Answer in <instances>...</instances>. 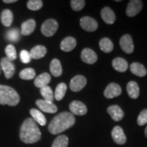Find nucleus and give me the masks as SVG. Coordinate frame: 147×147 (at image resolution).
Returning <instances> with one entry per match:
<instances>
[{
  "instance_id": "nucleus-1",
  "label": "nucleus",
  "mask_w": 147,
  "mask_h": 147,
  "mask_svg": "<svg viewBox=\"0 0 147 147\" xmlns=\"http://www.w3.org/2000/svg\"><path fill=\"white\" fill-rule=\"evenodd\" d=\"M76 122V119L71 113L62 112L52 119L48 129L53 135L59 134L71 127Z\"/></svg>"
},
{
  "instance_id": "nucleus-2",
  "label": "nucleus",
  "mask_w": 147,
  "mask_h": 147,
  "mask_svg": "<svg viewBox=\"0 0 147 147\" xmlns=\"http://www.w3.org/2000/svg\"><path fill=\"white\" fill-rule=\"evenodd\" d=\"M19 137L25 144H34L41 139V131L32 118H27L24 121L20 128Z\"/></svg>"
},
{
  "instance_id": "nucleus-3",
  "label": "nucleus",
  "mask_w": 147,
  "mask_h": 147,
  "mask_svg": "<svg viewBox=\"0 0 147 147\" xmlns=\"http://www.w3.org/2000/svg\"><path fill=\"white\" fill-rule=\"evenodd\" d=\"M20 102V96L16 90L7 85L0 84V104L15 106Z\"/></svg>"
},
{
  "instance_id": "nucleus-4",
  "label": "nucleus",
  "mask_w": 147,
  "mask_h": 147,
  "mask_svg": "<svg viewBox=\"0 0 147 147\" xmlns=\"http://www.w3.org/2000/svg\"><path fill=\"white\" fill-rule=\"evenodd\" d=\"M59 27V24L56 20L50 18L44 22L42 25L41 32L44 36L47 37H51L54 36L57 32Z\"/></svg>"
},
{
  "instance_id": "nucleus-5",
  "label": "nucleus",
  "mask_w": 147,
  "mask_h": 147,
  "mask_svg": "<svg viewBox=\"0 0 147 147\" xmlns=\"http://www.w3.org/2000/svg\"><path fill=\"white\" fill-rule=\"evenodd\" d=\"M0 65L7 79H10L14 76L15 74V65L7 57H3L1 59Z\"/></svg>"
},
{
  "instance_id": "nucleus-6",
  "label": "nucleus",
  "mask_w": 147,
  "mask_h": 147,
  "mask_svg": "<svg viewBox=\"0 0 147 147\" xmlns=\"http://www.w3.org/2000/svg\"><path fill=\"white\" fill-rule=\"evenodd\" d=\"M87 84V79L82 75H76L71 78L69 88L74 92H78L83 89Z\"/></svg>"
},
{
  "instance_id": "nucleus-7",
  "label": "nucleus",
  "mask_w": 147,
  "mask_h": 147,
  "mask_svg": "<svg viewBox=\"0 0 147 147\" xmlns=\"http://www.w3.org/2000/svg\"><path fill=\"white\" fill-rule=\"evenodd\" d=\"M143 7L142 1L140 0H131L129 2L126 9V14L129 17L137 15L142 10Z\"/></svg>"
},
{
  "instance_id": "nucleus-8",
  "label": "nucleus",
  "mask_w": 147,
  "mask_h": 147,
  "mask_svg": "<svg viewBox=\"0 0 147 147\" xmlns=\"http://www.w3.org/2000/svg\"><path fill=\"white\" fill-rule=\"evenodd\" d=\"M80 26L84 30L89 32H94L98 27L97 22L94 18L90 17V16H84L80 21Z\"/></svg>"
},
{
  "instance_id": "nucleus-9",
  "label": "nucleus",
  "mask_w": 147,
  "mask_h": 147,
  "mask_svg": "<svg viewBox=\"0 0 147 147\" xmlns=\"http://www.w3.org/2000/svg\"><path fill=\"white\" fill-rule=\"evenodd\" d=\"M122 93V90L118 84L111 82L106 87L104 91V95L108 99H112L118 97Z\"/></svg>"
},
{
  "instance_id": "nucleus-10",
  "label": "nucleus",
  "mask_w": 147,
  "mask_h": 147,
  "mask_svg": "<svg viewBox=\"0 0 147 147\" xmlns=\"http://www.w3.org/2000/svg\"><path fill=\"white\" fill-rule=\"evenodd\" d=\"M69 110L74 115L82 116L86 115L87 113V106L80 101H73L69 104Z\"/></svg>"
},
{
  "instance_id": "nucleus-11",
  "label": "nucleus",
  "mask_w": 147,
  "mask_h": 147,
  "mask_svg": "<svg viewBox=\"0 0 147 147\" xmlns=\"http://www.w3.org/2000/svg\"><path fill=\"white\" fill-rule=\"evenodd\" d=\"M119 44H120L121 49L125 53H127V54H131V53L134 52V43L130 35L125 34L121 37L120 41H119Z\"/></svg>"
},
{
  "instance_id": "nucleus-12",
  "label": "nucleus",
  "mask_w": 147,
  "mask_h": 147,
  "mask_svg": "<svg viewBox=\"0 0 147 147\" xmlns=\"http://www.w3.org/2000/svg\"><path fill=\"white\" fill-rule=\"evenodd\" d=\"M112 138L114 142L117 144H124L127 141V138L125 136L123 129L120 126H115L111 132Z\"/></svg>"
},
{
  "instance_id": "nucleus-13",
  "label": "nucleus",
  "mask_w": 147,
  "mask_h": 147,
  "mask_svg": "<svg viewBox=\"0 0 147 147\" xmlns=\"http://www.w3.org/2000/svg\"><path fill=\"white\" fill-rule=\"evenodd\" d=\"M36 104L40 110L47 113H55L58 110L56 105H55L53 102H48L45 100H36Z\"/></svg>"
},
{
  "instance_id": "nucleus-14",
  "label": "nucleus",
  "mask_w": 147,
  "mask_h": 147,
  "mask_svg": "<svg viewBox=\"0 0 147 147\" xmlns=\"http://www.w3.org/2000/svg\"><path fill=\"white\" fill-rule=\"evenodd\" d=\"M81 59L87 64H93L97 61V55L95 52L89 48H85L81 52Z\"/></svg>"
},
{
  "instance_id": "nucleus-15",
  "label": "nucleus",
  "mask_w": 147,
  "mask_h": 147,
  "mask_svg": "<svg viewBox=\"0 0 147 147\" xmlns=\"http://www.w3.org/2000/svg\"><path fill=\"white\" fill-rule=\"evenodd\" d=\"M107 112L115 121L122 120L124 117V113L118 105L110 106L107 108Z\"/></svg>"
},
{
  "instance_id": "nucleus-16",
  "label": "nucleus",
  "mask_w": 147,
  "mask_h": 147,
  "mask_svg": "<svg viewBox=\"0 0 147 147\" xmlns=\"http://www.w3.org/2000/svg\"><path fill=\"white\" fill-rule=\"evenodd\" d=\"M36 27V22L34 19H29L23 22L21 25V34L23 36H29L34 32Z\"/></svg>"
},
{
  "instance_id": "nucleus-17",
  "label": "nucleus",
  "mask_w": 147,
  "mask_h": 147,
  "mask_svg": "<svg viewBox=\"0 0 147 147\" xmlns=\"http://www.w3.org/2000/svg\"><path fill=\"white\" fill-rule=\"evenodd\" d=\"M76 46V40L73 37H67L61 42L60 48L64 52H70Z\"/></svg>"
},
{
  "instance_id": "nucleus-18",
  "label": "nucleus",
  "mask_w": 147,
  "mask_h": 147,
  "mask_svg": "<svg viewBox=\"0 0 147 147\" xmlns=\"http://www.w3.org/2000/svg\"><path fill=\"white\" fill-rule=\"evenodd\" d=\"M101 16L103 21L108 25H111L115 23L116 20V16L113 10L108 7H105L101 11Z\"/></svg>"
},
{
  "instance_id": "nucleus-19",
  "label": "nucleus",
  "mask_w": 147,
  "mask_h": 147,
  "mask_svg": "<svg viewBox=\"0 0 147 147\" xmlns=\"http://www.w3.org/2000/svg\"><path fill=\"white\" fill-rule=\"evenodd\" d=\"M51 80V77L49 74L47 72L42 73L38 76H37L35 79L34 84L36 87L42 89V88L45 87L46 86H48Z\"/></svg>"
},
{
  "instance_id": "nucleus-20",
  "label": "nucleus",
  "mask_w": 147,
  "mask_h": 147,
  "mask_svg": "<svg viewBox=\"0 0 147 147\" xmlns=\"http://www.w3.org/2000/svg\"><path fill=\"white\" fill-rule=\"evenodd\" d=\"M113 68L119 72H125L128 68V63L123 58L117 57L114 59L113 61Z\"/></svg>"
},
{
  "instance_id": "nucleus-21",
  "label": "nucleus",
  "mask_w": 147,
  "mask_h": 147,
  "mask_svg": "<svg viewBox=\"0 0 147 147\" xmlns=\"http://www.w3.org/2000/svg\"><path fill=\"white\" fill-rule=\"evenodd\" d=\"M47 48L42 45L36 46L29 52L31 57L32 59H39L44 57L47 54Z\"/></svg>"
},
{
  "instance_id": "nucleus-22",
  "label": "nucleus",
  "mask_w": 147,
  "mask_h": 147,
  "mask_svg": "<svg viewBox=\"0 0 147 147\" xmlns=\"http://www.w3.org/2000/svg\"><path fill=\"white\" fill-rule=\"evenodd\" d=\"M130 71L132 74L139 77H144L146 75L147 70L142 64L134 62L132 63L129 67Z\"/></svg>"
},
{
  "instance_id": "nucleus-23",
  "label": "nucleus",
  "mask_w": 147,
  "mask_h": 147,
  "mask_svg": "<svg viewBox=\"0 0 147 147\" xmlns=\"http://www.w3.org/2000/svg\"><path fill=\"white\" fill-rule=\"evenodd\" d=\"M127 91L131 98L137 99L140 95V89L138 84L135 81H130L127 84Z\"/></svg>"
},
{
  "instance_id": "nucleus-24",
  "label": "nucleus",
  "mask_w": 147,
  "mask_h": 147,
  "mask_svg": "<svg viewBox=\"0 0 147 147\" xmlns=\"http://www.w3.org/2000/svg\"><path fill=\"white\" fill-rule=\"evenodd\" d=\"M50 71L53 76L55 77H59L62 74L63 69H62V66L59 60L57 59H54L51 61Z\"/></svg>"
},
{
  "instance_id": "nucleus-25",
  "label": "nucleus",
  "mask_w": 147,
  "mask_h": 147,
  "mask_svg": "<svg viewBox=\"0 0 147 147\" xmlns=\"http://www.w3.org/2000/svg\"><path fill=\"white\" fill-rule=\"evenodd\" d=\"M30 115L36 123H38L42 126H45L47 124V119H46L45 116L40 110L36 109V108H32L30 110Z\"/></svg>"
},
{
  "instance_id": "nucleus-26",
  "label": "nucleus",
  "mask_w": 147,
  "mask_h": 147,
  "mask_svg": "<svg viewBox=\"0 0 147 147\" xmlns=\"http://www.w3.org/2000/svg\"><path fill=\"white\" fill-rule=\"evenodd\" d=\"M14 16L12 11L5 9L3 10L1 14V21L3 26L10 27L13 22Z\"/></svg>"
},
{
  "instance_id": "nucleus-27",
  "label": "nucleus",
  "mask_w": 147,
  "mask_h": 147,
  "mask_svg": "<svg viewBox=\"0 0 147 147\" xmlns=\"http://www.w3.org/2000/svg\"><path fill=\"white\" fill-rule=\"evenodd\" d=\"M100 49L103 52L108 53L112 52L114 49V45L113 42L108 38H104L100 41L99 43Z\"/></svg>"
},
{
  "instance_id": "nucleus-28",
  "label": "nucleus",
  "mask_w": 147,
  "mask_h": 147,
  "mask_svg": "<svg viewBox=\"0 0 147 147\" xmlns=\"http://www.w3.org/2000/svg\"><path fill=\"white\" fill-rule=\"evenodd\" d=\"M66 91H67V85L64 83V82H61L59 83L56 87L55 92V98L56 100L60 101L65 96Z\"/></svg>"
},
{
  "instance_id": "nucleus-29",
  "label": "nucleus",
  "mask_w": 147,
  "mask_h": 147,
  "mask_svg": "<svg viewBox=\"0 0 147 147\" xmlns=\"http://www.w3.org/2000/svg\"><path fill=\"white\" fill-rule=\"evenodd\" d=\"M40 93L45 100L51 102H53L54 100L55 97L53 90L49 86H46V87L40 89Z\"/></svg>"
},
{
  "instance_id": "nucleus-30",
  "label": "nucleus",
  "mask_w": 147,
  "mask_h": 147,
  "mask_svg": "<svg viewBox=\"0 0 147 147\" xmlns=\"http://www.w3.org/2000/svg\"><path fill=\"white\" fill-rule=\"evenodd\" d=\"M69 140L65 135H60L55 139L52 147H67Z\"/></svg>"
},
{
  "instance_id": "nucleus-31",
  "label": "nucleus",
  "mask_w": 147,
  "mask_h": 147,
  "mask_svg": "<svg viewBox=\"0 0 147 147\" xmlns=\"http://www.w3.org/2000/svg\"><path fill=\"white\" fill-rule=\"evenodd\" d=\"M5 38L8 41L16 42L20 39V32L18 29L13 28L9 29L5 34Z\"/></svg>"
},
{
  "instance_id": "nucleus-32",
  "label": "nucleus",
  "mask_w": 147,
  "mask_h": 147,
  "mask_svg": "<svg viewBox=\"0 0 147 147\" xmlns=\"http://www.w3.org/2000/svg\"><path fill=\"white\" fill-rule=\"evenodd\" d=\"M36 76V71L33 68L28 67L22 70L19 74V77L23 80H32Z\"/></svg>"
},
{
  "instance_id": "nucleus-33",
  "label": "nucleus",
  "mask_w": 147,
  "mask_h": 147,
  "mask_svg": "<svg viewBox=\"0 0 147 147\" xmlns=\"http://www.w3.org/2000/svg\"><path fill=\"white\" fill-rule=\"evenodd\" d=\"M5 53L6 55L7 58L9 60L14 61L17 57V55H16V51L15 47L12 45H8L5 47Z\"/></svg>"
},
{
  "instance_id": "nucleus-34",
  "label": "nucleus",
  "mask_w": 147,
  "mask_h": 147,
  "mask_svg": "<svg viewBox=\"0 0 147 147\" xmlns=\"http://www.w3.org/2000/svg\"><path fill=\"white\" fill-rule=\"evenodd\" d=\"M27 6L30 10H39L43 6V2L41 0H29L27 3Z\"/></svg>"
},
{
  "instance_id": "nucleus-35",
  "label": "nucleus",
  "mask_w": 147,
  "mask_h": 147,
  "mask_svg": "<svg viewBox=\"0 0 147 147\" xmlns=\"http://www.w3.org/2000/svg\"><path fill=\"white\" fill-rule=\"evenodd\" d=\"M71 7L74 11H80L84 8L85 1L84 0H72L70 1Z\"/></svg>"
},
{
  "instance_id": "nucleus-36",
  "label": "nucleus",
  "mask_w": 147,
  "mask_h": 147,
  "mask_svg": "<svg viewBox=\"0 0 147 147\" xmlns=\"http://www.w3.org/2000/svg\"><path fill=\"white\" fill-rule=\"evenodd\" d=\"M137 123L140 126H142L147 123V109H144L141 111L138 117Z\"/></svg>"
},
{
  "instance_id": "nucleus-37",
  "label": "nucleus",
  "mask_w": 147,
  "mask_h": 147,
  "mask_svg": "<svg viewBox=\"0 0 147 147\" xmlns=\"http://www.w3.org/2000/svg\"><path fill=\"white\" fill-rule=\"evenodd\" d=\"M20 58H21V61L23 63H29L32 60L30 53L26 50L21 51V53H20Z\"/></svg>"
},
{
  "instance_id": "nucleus-38",
  "label": "nucleus",
  "mask_w": 147,
  "mask_h": 147,
  "mask_svg": "<svg viewBox=\"0 0 147 147\" xmlns=\"http://www.w3.org/2000/svg\"><path fill=\"white\" fill-rule=\"evenodd\" d=\"M16 0H3V2L5 3H14L16 2Z\"/></svg>"
},
{
  "instance_id": "nucleus-39",
  "label": "nucleus",
  "mask_w": 147,
  "mask_h": 147,
  "mask_svg": "<svg viewBox=\"0 0 147 147\" xmlns=\"http://www.w3.org/2000/svg\"><path fill=\"white\" fill-rule=\"evenodd\" d=\"M144 134H145V136L147 138V127H146V129H145V130H144Z\"/></svg>"
},
{
  "instance_id": "nucleus-40",
  "label": "nucleus",
  "mask_w": 147,
  "mask_h": 147,
  "mask_svg": "<svg viewBox=\"0 0 147 147\" xmlns=\"http://www.w3.org/2000/svg\"><path fill=\"white\" fill-rule=\"evenodd\" d=\"M117 1V2H119V1H121L120 0H117V1Z\"/></svg>"
},
{
  "instance_id": "nucleus-41",
  "label": "nucleus",
  "mask_w": 147,
  "mask_h": 147,
  "mask_svg": "<svg viewBox=\"0 0 147 147\" xmlns=\"http://www.w3.org/2000/svg\"><path fill=\"white\" fill-rule=\"evenodd\" d=\"M0 74H1V68H0Z\"/></svg>"
}]
</instances>
